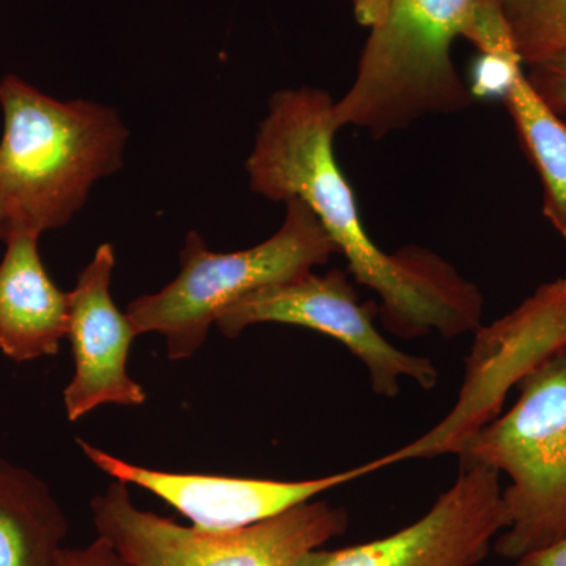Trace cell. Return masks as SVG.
I'll return each mask as SVG.
<instances>
[{"instance_id":"d6986e66","label":"cell","mask_w":566,"mask_h":566,"mask_svg":"<svg viewBox=\"0 0 566 566\" xmlns=\"http://www.w3.org/2000/svg\"><path fill=\"white\" fill-rule=\"evenodd\" d=\"M515 566H566V536L553 545L520 558Z\"/></svg>"},{"instance_id":"ba28073f","label":"cell","mask_w":566,"mask_h":566,"mask_svg":"<svg viewBox=\"0 0 566 566\" xmlns=\"http://www.w3.org/2000/svg\"><path fill=\"white\" fill-rule=\"evenodd\" d=\"M378 307L363 304L345 271L307 273L256 290L223 308L216 318L226 337H238L245 327L282 323L305 327L340 342L365 365L374 392L394 398L400 379L409 378L423 390L434 389L439 371L430 359L412 356L387 342L376 329Z\"/></svg>"},{"instance_id":"9a60e30c","label":"cell","mask_w":566,"mask_h":566,"mask_svg":"<svg viewBox=\"0 0 566 566\" xmlns=\"http://www.w3.org/2000/svg\"><path fill=\"white\" fill-rule=\"evenodd\" d=\"M501 7L523 65L566 50V0H501Z\"/></svg>"},{"instance_id":"7a4b0ae2","label":"cell","mask_w":566,"mask_h":566,"mask_svg":"<svg viewBox=\"0 0 566 566\" xmlns=\"http://www.w3.org/2000/svg\"><path fill=\"white\" fill-rule=\"evenodd\" d=\"M460 36L482 54H516L501 0H387L356 80L334 103V125L379 140L427 115L468 109L474 96L452 59Z\"/></svg>"},{"instance_id":"30bf717a","label":"cell","mask_w":566,"mask_h":566,"mask_svg":"<svg viewBox=\"0 0 566 566\" xmlns=\"http://www.w3.org/2000/svg\"><path fill=\"white\" fill-rule=\"evenodd\" d=\"M77 444L104 474L125 485L139 486L158 495L188 517L192 527L207 532H233L255 526L294 506L315 501L316 495L333 488L363 479L381 469L379 461L375 460L349 471L303 482L178 474L128 463L82 439H77Z\"/></svg>"},{"instance_id":"277c9868","label":"cell","mask_w":566,"mask_h":566,"mask_svg":"<svg viewBox=\"0 0 566 566\" xmlns=\"http://www.w3.org/2000/svg\"><path fill=\"white\" fill-rule=\"evenodd\" d=\"M285 207L279 232L245 251L211 252L199 233H189L178 277L126 308L137 337L163 334L169 359H189L205 344L223 308L263 286L300 277L329 262L338 253L337 245L315 212L300 199L286 200Z\"/></svg>"},{"instance_id":"8fae6325","label":"cell","mask_w":566,"mask_h":566,"mask_svg":"<svg viewBox=\"0 0 566 566\" xmlns=\"http://www.w3.org/2000/svg\"><path fill=\"white\" fill-rule=\"evenodd\" d=\"M114 268V245H99L69 293L74 375L63 403L71 422L99 406H140L147 400L144 387L128 374L129 349L137 334L112 300Z\"/></svg>"},{"instance_id":"5b68a950","label":"cell","mask_w":566,"mask_h":566,"mask_svg":"<svg viewBox=\"0 0 566 566\" xmlns=\"http://www.w3.org/2000/svg\"><path fill=\"white\" fill-rule=\"evenodd\" d=\"M461 463L509 475L502 490L509 526L494 551L509 560L566 536V349L520 385L515 406L471 439Z\"/></svg>"},{"instance_id":"9c48e42d","label":"cell","mask_w":566,"mask_h":566,"mask_svg":"<svg viewBox=\"0 0 566 566\" xmlns=\"http://www.w3.org/2000/svg\"><path fill=\"white\" fill-rule=\"evenodd\" d=\"M506 526L501 474L461 463L455 483L411 526L360 545L318 547L296 566H475Z\"/></svg>"},{"instance_id":"7c38bea8","label":"cell","mask_w":566,"mask_h":566,"mask_svg":"<svg viewBox=\"0 0 566 566\" xmlns=\"http://www.w3.org/2000/svg\"><path fill=\"white\" fill-rule=\"evenodd\" d=\"M40 234L17 230L0 262V352L14 363L54 356L69 338L70 300L44 270Z\"/></svg>"},{"instance_id":"6da1fadb","label":"cell","mask_w":566,"mask_h":566,"mask_svg":"<svg viewBox=\"0 0 566 566\" xmlns=\"http://www.w3.org/2000/svg\"><path fill=\"white\" fill-rule=\"evenodd\" d=\"M334 99L315 87L271 96L245 170L252 192L273 202L300 199L319 219L357 283L379 296L378 316L397 337L438 333L447 340L482 326L479 286L428 249L381 251L370 240L353 188L335 161Z\"/></svg>"},{"instance_id":"2e32d148","label":"cell","mask_w":566,"mask_h":566,"mask_svg":"<svg viewBox=\"0 0 566 566\" xmlns=\"http://www.w3.org/2000/svg\"><path fill=\"white\" fill-rule=\"evenodd\" d=\"M523 62L515 52L505 54H482L475 63L472 76V96H501L504 98L513 81L523 73Z\"/></svg>"},{"instance_id":"44dd1931","label":"cell","mask_w":566,"mask_h":566,"mask_svg":"<svg viewBox=\"0 0 566 566\" xmlns=\"http://www.w3.org/2000/svg\"><path fill=\"white\" fill-rule=\"evenodd\" d=\"M6 240V227H3L2 219H0V241Z\"/></svg>"},{"instance_id":"5bb4252c","label":"cell","mask_w":566,"mask_h":566,"mask_svg":"<svg viewBox=\"0 0 566 566\" xmlns=\"http://www.w3.org/2000/svg\"><path fill=\"white\" fill-rule=\"evenodd\" d=\"M506 111L543 188V214L566 240V122L521 73L506 91Z\"/></svg>"},{"instance_id":"ffe728a7","label":"cell","mask_w":566,"mask_h":566,"mask_svg":"<svg viewBox=\"0 0 566 566\" xmlns=\"http://www.w3.org/2000/svg\"><path fill=\"white\" fill-rule=\"evenodd\" d=\"M387 0H354V17L365 28L371 29L385 17Z\"/></svg>"},{"instance_id":"8992f818","label":"cell","mask_w":566,"mask_h":566,"mask_svg":"<svg viewBox=\"0 0 566 566\" xmlns=\"http://www.w3.org/2000/svg\"><path fill=\"white\" fill-rule=\"evenodd\" d=\"M91 509L98 536L126 566H296L344 534L349 521L342 506L311 501L241 531H200L137 509L128 485L117 480Z\"/></svg>"},{"instance_id":"e0dca14e","label":"cell","mask_w":566,"mask_h":566,"mask_svg":"<svg viewBox=\"0 0 566 566\" xmlns=\"http://www.w3.org/2000/svg\"><path fill=\"white\" fill-rule=\"evenodd\" d=\"M526 77L551 109L566 114V50L528 66Z\"/></svg>"},{"instance_id":"3957f363","label":"cell","mask_w":566,"mask_h":566,"mask_svg":"<svg viewBox=\"0 0 566 566\" xmlns=\"http://www.w3.org/2000/svg\"><path fill=\"white\" fill-rule=\"evenodd\" d=\"M0 219L6 238L61 229L96 181L125 164L128 128L112 107L59 102L17 74L0 81ZM6 241V240H3Z\"/></svg>"},{"instance_id":"52a82bcc","label":"cell","mask_w":566,"mask_h":566,"mask_svg":"<svg viewBox=\"0 0 566 566\" xmlns=\"http://www.w3.org/2000/svg\"><path fill=\"white\" fill-rule=\"evenodd\" d=\"M566 349V277L545 283L490 326L475 331L457 403L438 424L378 458L382 468L409 460L460 455L480 430L502 415L510 390Z\"/></svg>"},{"instance_id":"ac0fdd59","label":"cell","mask_w":566,"mask_h":566,"mask_svg":"<svg viewBox=\"0 0 566 566\" xmlns=\"http://www.w3.org/2000/svg\"><path fill=\"white\" fill-rule=\"evenodd\" d=\"M55 566H126L117 551L98 536L92 545L82 549L63 547Z\"/></svg>"},{"instance_id":"4fadbf2b","label":"cell","mask_w":566,"mask_h":566,"mask_svg":"<svg viewBox=\"0 0 566 566\" xmlns=\"http://www.w3.org/2000/svg\"><path fill=\"white\" fill-rule=\"evenodd\" d=\"M69 521L46 482L0 458V566H55Z\"/></svg>"}]
</instances>
